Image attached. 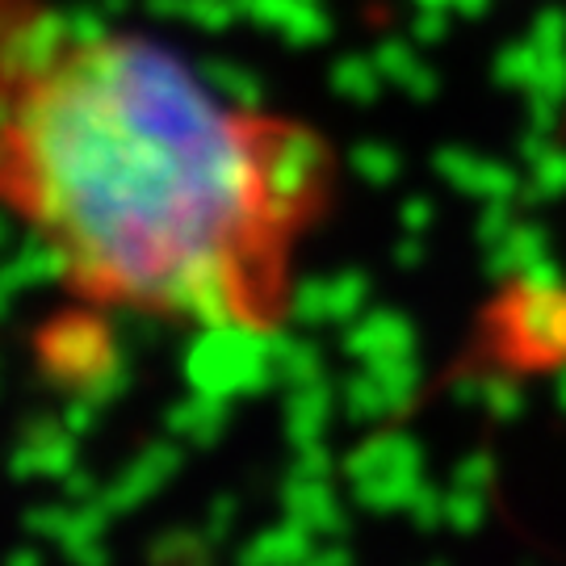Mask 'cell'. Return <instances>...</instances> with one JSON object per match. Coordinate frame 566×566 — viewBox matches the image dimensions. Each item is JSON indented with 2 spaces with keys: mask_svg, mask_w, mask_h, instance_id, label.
<instances>
[{
  "mask_svg": "<svg viewBox=\"0 0 566 566\" xmlns=\"http://www.w3.org/2000/svg\"><path fill=\"white\" fill-rule=\"evenodd\" d=\"M336 189L315 122L227 102L139 30L0 0V193L84 306L277 336Z\"/></svg>",
  "mask_w": 566,
  "mask_h": 566,
  "instance_id": "obj_1",
  "label": "cell"
}]
</instances>
